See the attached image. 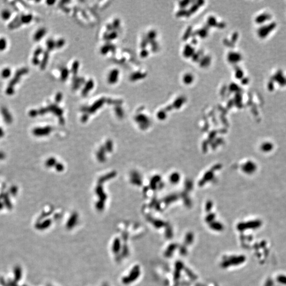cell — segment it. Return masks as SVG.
I'll return each instance as SVG.
<instances>
[{
    "mask_svg": "<svg viewBox=\"0 0 286 286\" xmlns=\"http://www.w3.org/2000/svg\"><path fill=\"white\" fill-rule=\"evenodd\" d=\"M277 25L275 22H270L262 25L258 30V35L261 39L268 37L277 28Z\"/></svg>",
    "mask_w": 286,
    "mask_h": 286,
    "instance_id": "1",
    "label": "cell"
},
{
    "mask_svg": "<svg viewBox=\"0 0 286 286\" xmlns=\"http://www.w3.org/2000/svg\"><path fill=\"white\" fill-rule=\"evenodd\" d=\"M27 72H28V69L27 68H22V69L18 70V72H17V73H16L14 78L12 80V81H11V82L9 84V86L7 88V93L8 94L10 95V94H12L13 93V90H14L13 87H14V86L15 85V84L16 83H17L19 81L20 79L21 78V76H22V75L27 73Z\"/></svg>",
    "mask_w": 286,
    "mask_h": 286,
    "instance_id": "2",
    "label": "cell"
},
{
    "mask_svg": "<svg viewBox=\"0 0 286 286\" xmlns=\"http://www.w3.org/2000/svg\"><path fill=\"white\" fill-rule=\"evenodd\" d=\"M271 80L274 82H277L281 87H284L286 85V77L284 76L281 70H279L276 72Z\"/></svg>",
    "mask_w": 286,
    "mask_h": 286,
    "instance_id": "3",
    "label": "cell"
},
{
    "mask_svg": "<svg viewBox=\"0 0 286 286\" xmlns=\"http://www.w3.org/2000/svg\"><path fill=\"white\" fill-rule=\"evenodd\" d=\"M272 18V16L270 14L268 13H262L259 15H258L256 19H255V22L258 24H263L264 25L266 23V22H268L270 21Z\"/></svg>",
    "mask_w": 286,
    "mask_h": 286,
    "instance_id": "4",
    "label": "cell"
},
{
    "mask_svg": "<svg viewBox=\"0 0 286 286\" xmlns=\"http://www.w3.org/2000/svg\"><path fill=\"white\" fill-rule=\"evenodd\" d=\"M119 72L118 69H114L112 70L108 77V82L110 84H115L118 81V75H119Z\"/></svg>",
    "mask_w": 286,
    "mask_h": 286,
    "instance_id": "5",
    "label": "cell"
},
{
    "mask_svg": "<svg viewBox=\"0 0 286 286\" xmlns=\"http://www.w3.org/2000/svg\"><path fill=\"white\" fill-rule=\"evenodd\" d=\"M93 87H94V82L91 80H89L85 84V86L82 91L83 95L86 96L88 93V92H90L92 90Z\"/></svg>",
    "mask_w": 286,
    "mask_h": 286,
    "instance_id": "6",
    "label": "cell"
},
{
    "mask_svg": "<svg viewBox=\"0 0 286 286\" xmlns=\"http://www.w3.org/2000/svg\"><path fill=\"white\" fill-rule=\"evenodd\" d=\"M46 32V30L44 28L40 29L39 30H38L34 36L35 40L36 41L40 40L45 36Z\"/></svg>",
    "mask_w": 286,
    "mask_h": 286,
    "instance_id": "7",
    "label": "cell"
},
{
    "mask_svg": "<svg viewBox=\"0 0 286 286\" xmlns=\"http://www.w3.org/2000/svg\"><path fill=\"white\" fill-rule=\"evenodd\" d=\"M21 23H29L32 20V16L31 15L22 16L20 17Z\"/></svg>",
    "mask_w": 286,
    "mask_h": 286,
    "instance_id": "8",
    "label": "cell"
},
{
    "mask_svg": "<svg viewBox=\"0 0 286 286\" xmlns=\"http://www.w3.org/2000/svg\"><path fill=\"white\" fill-rule=\"evenodd\" d=\"M11 75V70L10 68H5L3 70L2 72V76L3 78H8Z\"/></svg>",
    "mask_w": 286,
    "mask_h": 286,
    "instance_id": "9",
    "label": "cell"
},
{
    "mask_svg": "<svg viewBox=\"0 0 286 286\" xmlns=\"http://www.w3.org/2000/svg\"><path fill=\"white\" fill-rule=\"evenodd\" d=\"M48 53H46L45 54V55H44V59L42 61V63L41 64V69H44L47 65V61H48Z\"/></svg>",
    "mask_w": 286,
    "mask_h": 286,
    "instance_id": "10",
    "label": "cell"
},
{
    "mask_svg": "<svg viewBox=\"0 0 286 286\" xmlns=\"http://www.w3.org/2000/svg\"><path fill=\"white\" fill-rule=\"evenodd\" d=\"M79 63L78 61H75L73 64V66H72V73L74 74H75L77 73V72H78V70L79 69Z\"/></svg>",
    "mask_w": 286,
    "mask_h": 286,
    "instance_id": "11",
    "label": "cell"
},
{
    "mask_svg": "<svg viewBox=\"0 0 286 286\" xmlns=\"http://www.w3.org/2000/svg\"><path fill=\"white\" fill-rule=\"evenodd\" d=\"M7 41L5 39H0V51H2L6 48Z\"/></svg>",
    "mask_w": 286,
    "mask_h": 286,
    "instance_id": "12",
    "label": "cell"
},
{
    "mask_svg": "<svg viewBox=\"0 0 286 286\" xmlns=\"http://www.w3.org/2000/svg\"><path fill=\"white\" fill-rule=\"evenodd\" d=\"M11 12L9 10H4L2 12V17L4 20H8L11 16Z\"/></svg>",
    "mask_w": 286,
    "mask_h": 286,
    "instance_id": "13",
    "label": "cell"
},
{
    "mask_svg": "<svg viewBox=\"0 0 286 286\" xmlns=\"http://www.w3.org/2000/svg\"><path fill=\"white\" fill-rule=\"evenodd\" d=\"M47 46H48L47 47L48 49L49 50H52L56 46V42H55L54 41V40H53L51 39L48 40L47 41Z\"/></svg>",
    "mask_w": 286,
    "mask_h": 286,
    "instance_id": "14",
    "label": "cell"
},
{
    "mask_svg": "<svg viewBox=\"0 0 286 286\" xmlns=\"http://www.w3.org/2000/svg\"><path fill=\"white\" fill-rule=\"evenodd\" d=\"M68 70L66 68H64L61 71V80L63 81L66 80L68 76Z\"/></svg>",
    "mask_w": 286,
    "mask_h": 286,
    "instance_id": "15",
    "label": "cell"
},
{
    "mask_svg": "<svg viewBox=\"0 0 286 286\" xmlns=\"http://www.w3.org/2000/svg\"><path fill=\"white\" fill-rule=\"evenodd\" d=\"M141 73H134V74L131 76V80H132V81H135V80H136L139 79L141 78Z\"/></svg>",
    "mask_w": 286,
    "mask_h": 286,
    "instance_id": "16",
    "label": "cell"
},
{
    "mask_svg": "<svg viewBox=\"0 0 286 286\" xmlns=\"http://www.w3.org/2000/svg\"><path fill=\"white\" fill-rule=\"evenodd\" d=\"M65 44V41L63 39L59 40L57 42H56V46L58 48L61 47Z\"/></svg>",
    "mask_w": 286,
    "mask_h": 286,
    "instance_id": "17",
    "label": "cell"
},
{
    "mask_svg": "<svg viewBox=\"0 0 286 286\" xmlns=\"http://www.w3.org/2000/svg\"><path fill=\"white\" fill-rule=\"evenodd\" d=\"M109 46H104L101 48V53L102 54L104 55V54L108 53V52L109 51Z\"/></svg>",
    "mask_w": 286,
    "mask_h": 286,
    "instance_id": "18",
    "label": "cell"
},
{
    "mask_svg": "<svg viewBox=\"0 0 286 286\" xmlns=\"http://www.w3.org/2000/svg\"><path fill=\"white\" fill-rule=\"evenodd\" d=\"M274 82L271 80H270V81L268 83V89L269 90H270L271 91H272L274 89Z\"/></svg>",
    "mask_w": 286,
    "mask_h": 286,
    "instance_id": "19",
    "label": "cell"
},
{
    "mask_svg": "<svg viewBox=\"0 0 286 286\" xmlns=\"http://www.w3.org/2000/svg\"><path fill=\"white\" fill-rule=\"evenodd\" d=\"M117 34L116 32L115 31V32H112L110 35V36L108 37V38L109 39H114L117 37Z\"/></svg>",
    "mask_w": 286,
    "mask_h": 286,
    "instance_id": "20",
    "label": "cell"
},
{
    "mask_svg": "<svg viewBox=\"0 0 286 286\" xmlns=\"http://www.w3.org/2000/svg\"><path fill=\"white\" fill-rule=\"evenodd\" d=\"M62 99V94L61 93H58L56 97V100L57 101H60Z\"/></svg>",
    "mask_w": 286,
    "mask_h": 286,
    "instance_id": "21",
    "label": "cell"
},
{
    "mask_svg": "<svg viewBox=\"0 0 286 286\" xmlns=\"http://www.w3.org/2000/svg\"><path fill=\"white\" fill-rule=\"evenodd\" d=\"M119 23H120L119 20H115V22H114V24H113V26H114L116 28H117V27H118L119 26Z\"/></svg>",
    "mask_w": 286,
    "mask_h": 286,
    "instance_id": "22",
    "label": "cell"
},
{
    "mask_svg": "<svg viewBox=\"0 0 286 286\" xmlns=\"http://www.w3.org/2000/svg\"><path fill=\"white\" fill-rule=\"evenodd\" d=\"M55 1H47V3L48 4H49V3L52 4V3H55ZM50 4H49V5H50Z\"/></svg>",
    "mask_w": 286,
    "mask_h": 286,
    "instance_id": "23",
    "label": "cell"
}]
</instances>
